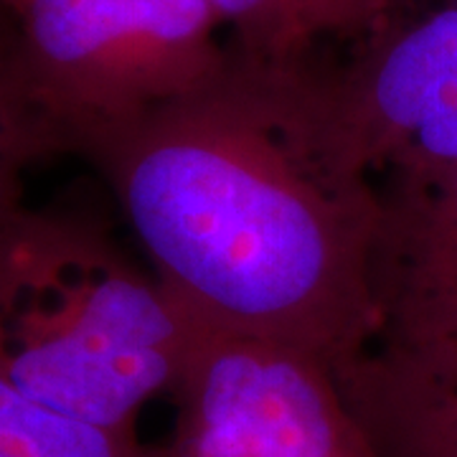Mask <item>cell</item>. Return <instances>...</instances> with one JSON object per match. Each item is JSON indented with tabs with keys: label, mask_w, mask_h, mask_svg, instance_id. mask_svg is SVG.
Segmentation results:
<instances>
[{
	"label": "cell",
	"mask_w": 457,
	"mask_h": 457,
	"mask_svg": "<svg viewBox=\"0 0 457 457\" xmlns=\"http://www.w3.org/2000/svg\"><path fill=\"white\" fill-rule=\"evenodd\" d=\"M74 155L194 318L330 366L371 343L378 180L312 54L267 62L234 46L213 79Z\"/></svg>",
	"instance_id": "cell-1"
},
{
	"label": "cell",
	"mask_w": 457,
	"mask_h": 457,
	"mask_svg": "<svg viewBox=\"0 0 457 457\" xmlns=\"http://www.w3.org/2000/svg\"><path fill=\"white\" fill-rule=\"evenodd\" d=\"M191 333L194 315L104 224L31 206L0 224V378L33 402L135 429Z\"/></svg>",
	"instance_id": "cell-2"
},
{
	"label": "cell",
	"mask_w": 457,
	"mask_h": 457,
	"mask_svg": "<svg viewBox=\"0 0 457 457\" xmlns=\"http://www.w3.org/2000/svg\"><path fill=\"white\" fill-rule=\"evenodd\" d=\"M36 97L69 155L213 79L231 59L209 0H8Z\"/></svg>",
	"instance_id": "cell-3"
},
{
	"label": "cell",
	"mask_w": 457,
	"mask_h": 457,
	"mask_svg": "<svg viewBox=\"0 0 457 457\" xmlns=\"http://www.w3.org/2000/svg\"><path fill=\"white\" fill-rule=\"evenodd\" d=\"M168 394L176 457H374L330 361L295 343L194 318Z\"/></svg>",
	"instance_id": "cell-4"
},
{
	"label": "cell",
	"mask_w": 457,
	"mask_h": 457,
	"mask_svg": "<svg viewBox=\"0 0 457 457\" xmlns=\"http://www.w3.org/2000/svg\"><path fill=\"white\" fill-rule=\"evenodd\" d=\"M328 66L374 173L457 163V0H392Z\"/></svg>",
	"instance_id": "cell-5"
},
{
	"label": "cell",
	"mask_w": 457,
	"mask_h": 457,
	"mask_svg": "<svg viewBox=\"0 0 457 457\" xmlns=\"http://www.w3.org/2000/svg\"><path fill=\"white\" fill-rule=\"evenodd\" d=\"M371 341L457 348V163L378 173Z\"/></svg>",
	"instance_id": "cell-6"
},
{
	"label": "cell",
	"mask_w": 457,
	"mask_h": 457,
	"mask_svg": "<svg viewBox=\"0 0 457 457\" xmlns=\"http://www.w3.org/2000/svg\"><path fill=\"white\" fill-rule=\"evenodd\" d=\"M374 457H457V348L371 341L333 363Z\"/></svg>",
	"instance_id": "cell-7"
},
{
	"label": "cell",
	"mask_w": 457,
	"mask_h": 457,
	"mask_svg": "<svg viewBox=\"0 0 457 457\" xmlns=\"http://www.w3.org/2000/svg\"><path fill=\"white\" fill-rule=\"evenodd\" d=\"M0 457H176L135 429H104L71 420L0 378Z\"/></svg>",
	"instance_id": "cell-8"
},
{
	"label": "cell",
	"mask_w": 457,
	"mask_h": 457,
	"mask_svg": "<svg viewBox=\"0 0 457 457\" xmlns=\"http://www.w3.org/2000/svg\"><path fill=\"white\" fill-rule=\"evenodd\" d=\"M56 155H69L64 132L33 92L16 16L0 0V179L23 180L31 165Z\"/></svg>",
	"instance_id": "cell-9"
},
{
	"label": "cell",
	"mask_w": 457,
	"mask_h": 457,
	"mask_svg": "<svg viewBox=\"0 0 457 457\" xmlns=\"http://www.w3.org/2000/svg\"><path fill=\"white\" fill-rule=\"evenodd\" d=\"M231 44L267 62L311 56L312 38L297 16L295 0H209Z\"/></svg>",
	"instance_id": "cell-10"
},
{
	"label": "cell",
	"mask_w": 457,
	"mask_h": 457,
	"mask_svg": "<svg viewBox=\"0 0 457 457\" xmlns=\"http://www.w3.org/2000/svg\"><path fill=\"white\" fill-rule=\"evenodd\" d=\"M389 3L392 0H295V8L315 44L318 38H359Z\"/></svg>",
	"instance_id": "cell-11"
},
{
	"label": "cell",
	"mask_w": 457,
	"mask_h": 457,
	"mask_svg": "<svg viewBox=\"0 0 457 457\" xmlns=\"http://www.w3.org/2000/svg\"><path fill=\"white\" fill-rule=\"evenodd\" d=\"M5 3H8V0H5Z\"/></svg>",
	"instance_id": "cell-12"
}]
</instances>
